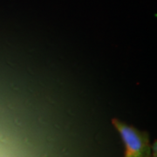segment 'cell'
I'll return each mask as SVG.
<instances>
[{
	"label": "cell",
	"instance_id": "cell-1",
	"mask_svg": "<svg viewBox=\"0 0 157 157\" xmlns=\"http://www.w3.org/2000/svg\"><path fill=\"white\" fill-rule=\"evenodd\" d=\"M112 123L125 147L124 157H152V145L147 133L113 119Z\"/></svg>",
	"mask_w": 157,
	"mask_h": 157
}]
</instances>
